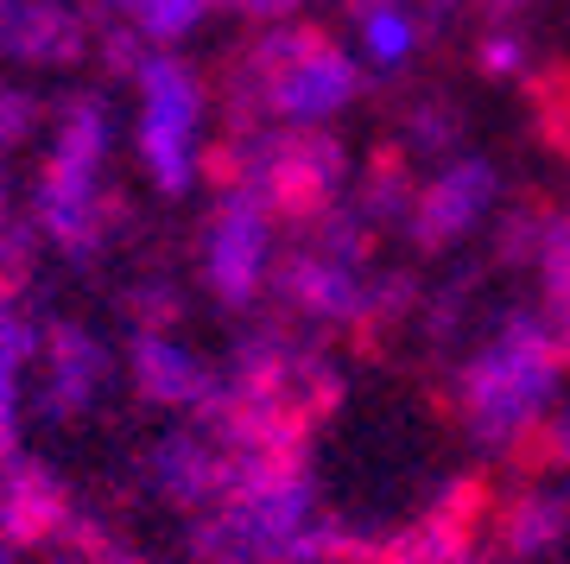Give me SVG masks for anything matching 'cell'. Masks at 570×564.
Wrapping results in <instances>:
<instances>
[{"mask_svg": "<svg viewBox=\"0 0 570 564\" xmlns=\"http://www.w3.org/2000/svg\"><path fill=\"white\" fill-rule=\"evenodd\" d=\"M146 159L159 184H184L190 172V89L178 70H153V101H146Z\"/></svg>", "mask_w": 570, "mask_h": 564, "instance_id": "obj_2", "label": "cell"}, {"mask_svg": "<svg viewBox=\"0 0 570 564\" xmlns=\"http://www.w3.org/2000/svg\"><path fill=\"white\" fill-rule=\"evenodd\" d=\"M96 153H102V134H96V115L82 108L77 121L63 127L58 153H51V172H45L39 191V216L58 242L77 247L89 235V210H96Z\"/></svg>", "mask_w": 570, "mask_h": 564, "instance_id": "obj_1", "label": "cell"}, {"mask_svg": "<svg viewBox=\"0 0 570 564\" xmlns=\"http://www.w3.org/2000/svg\"><path fill=\"white\" fill-rule=\"evenodd\" d=\"M51 521H58V483L32 464H13L7 483H0V526H7L13 539H32V533H45Z\"/></svg>", "mask_w": 570, "mask_h": 564, "instance_id": "obj_5", "label": "cell"}, {"mask_svg": "<svg viewBox=\"0 0 570 564\" xmlns=\"http://www.w3.org/2000/svg\"><path fill=\"white\" fill-rule=\"evenodd\" d=\"M140 381L153 387V393H165V400H184V393H197V375H190V362H184L178 349H159V343H146V349H140Z\"/></svg>", "mask_w": 570, "mask_h": 564, "instance_id": "obj_6", "label": "cell"}, {"mask_svg": "<svg viewBox=\"0 0 570 564\" xmlns=\"http://www.w3.org/2000/svg\"><path fill=\"white\" fill-rule=\"evenodd\" d=\"M20 121H26V101L0 89V140H13V134H20Z\"/></svg>", "mask_w": 570, "mask_h": 564, "instance_id": "obj_9", "label": "cell"}, {"mask_svg": "<svg viewBox=\"0 0 570 564\" xmlns=\"http://www.w3.org/2000/svg\"><path fill=\"white\" fill-rule=\"evenodd\" d=\"M190 13H197V0H146V20H153V32H178Z\"/></svg>", "mask_w": 570, "mask_h": 564, "instance_id": "obj_8", "label": "cell"}, {"mask_svg": "<svg viewBox=\"0 0 570 564\" xmlns=\"http://www.w3.org/2000/svg\"><path fill=\"white\" fill-rule=\"evenodd\" d=\"M0 564H13V558H7V552H0Z\"/></svg>", "mask_w": 570, "mask_h": 564, "instance_id": "obj_10", "label": "cell"}, {"mask_svg": "<svg viewBox=\"0 0 570 564\" xmlns=\"http://www.w3.org/2000/svg\"><path fill=\"white\" fill-rule=\"evenodd\" d=\"M32 356H39L32 323L0 304V457H13V444H20V387Z\"/></svg>", "mask_w": 570, "mask_h": 564, "instance_id": "obj_3", "label": "cell"}, {"mask_svg": "<svg viewBox=\"0 0 570 564\" xmlns=\"http://www.w3.org/2000/svg\"><path fill=\"white\" fill-rule=\"evenodd\" d=\"M247 273H254V228H247V222H228L223 242H216V280H223L228 292H242Z\"/></svg>", "mask_w": 570, "mask_h": 564, "instance_id": "obj_7", "label": "cell"}, {"mask_svg": "<svg viewBox=\"0 0 570 564\" xmlns=\"http://www.w3.org/2000/svg\"><path fill=\"white\" fill-rule=\"evenodd\" d=\"M96 375H102L96 343H82L77 330H58V343L45 356V406H51V412H77V406L96 393Z\"/></svg>", "mask_w": 570, "mask_h": 564, "instance_id": "obj_4", "label": "cell"}]
</instances>
